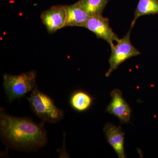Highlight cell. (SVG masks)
<instances>
[{"instance_id": "cell-8", "label": "cell", "mask_w": 158, "mask_h": 158, "mask_svg": "<svg viewBox=\"0 0 158 158\" xmlns=\"http://www.w3.org/2000/svg\"><path fill=\"white\" fill-rule=\"evenodd\" d=\"M109 144L116 152L118 157L126 158L124 148L125 133L120 127L108 123L104 128Z\"/></svg>"}, {"instance_id": "cell-5", "label": "cell", "mask_w": 158, "mask_h": 158, "mask_svg": "<svg viewBox=\"0 0 158 158\" xmlns=\"http://www.w3.org/2000/svg\"><path fill=\"white\" fill-rule=\"evenodd\" d=\"M84 27L93 32L98 38L106 40L110 46L120 39L110 27L109 19L102 15L89 16Z\"/></svg>"}, {"instance_id": "cell-1", "label": "cell", "mask_w": 158, "mask_h": 158, "mask_svg": "<svg viewBox=\"0 0 158 158\" xmlns=\"http://www.w3.org/2000/svg\"><path fill=\"white\" fill-rule=\"evenodd\" d=\"M0 132L6 145L23 151H36L47 141L44 122L38 124L28 117L10 116L2 108L0 111Z\"/></svg>"}, {"instance_id": "cell-10", "label": "cell", "mask_w": 158, "mask_h": 158, "mask_svg": "<svg viewBox=\"0 0 158 158\" xmlns=\"http://www.w3.org/2000/svg\"><path fill=\"white\" fill-rule=\"evenodd\" d=\"M158 14V0H139L131 24L132 28L136 20L141 16Z\"/></svg>"}, {"instance_id": "cell-6", "label": "cell", "mask_w": 158, "mask_h": 158, "mask_svg": "<svg viewBox=\"0 0 158 158\" xmlns=\"http://www.w3.org/2000/svg\"><path fill=\"white\" fill-rule=\"evenodd\" d=\"M40 18L48 33H55L59 29L65 27L66 19L65 6H52L43 11L40 15Z\"/></svg>"}, {"instance_id": "cell-9", "label": "cell", "mask_w": 158, "mask_h": 158, "mask_svg": "<svg viewBox=\"0 0 158 158\" xmlns=\"http://www.w3.org/2000/svg\"><path fill=\"white\" fill-rule=\"evenodd\" d=\"M66 19L65 27H83L90 15L79 6L77 2L65 6Z\"/></svg>"}, {"instance_id": "cell-11", "label": "cell", "mask_w": 158, "mask_h": 158, "mask_svg": "<svg viewBox=\"0 0 158 158\" xmlns=\"http://www.w3.org/2000/svg\"><path fill=\"white\" fill-rule=\"evenodd\" d=\"M91 97L84 91H76L72 94L69 100L71 106L78 112H84L90 107L92 103Z\"/></svg>"}, {"instance_id": "cell-12", "label": "cell", "mask_w": 158, "mask_h": 158, "mask_svg": "<svg viewBox=\"0 0 158 158\" xmlns=\"http://www.w3.org/2000/svg\"><path fill=\"white\" fill-rule=\"evenodd\" d=\"M109 0H79V6L90 16L102 15Z\"/></svg>"}, {"instance_id": "cell-4", "label": "cell", "mask_w": 158, "mask_h": 158, "mask_svg": "<svg viewBox=\"0 0 158 158\" xmlns=\"http://www.w3.org/2000/svg\"><path fill=\"white\" fill-rule=\"evenodd\" d=\"M132 28L123 38L119 39L116 44L111 47V54L110 59V68L106 73V77H110V74L118 68L119 65L132 57L140 55L141 53L132 45L130 39Z\"/></svg>"}, {"instance_id": "cell-3", "label": "cell", "mask_w": 158, "mask_h": 158, "mask_svg": "<svg viewBox=\"0 0 158 158\" xmlns=\"http://www.w3.org/2000/svg\"><path fill=\"white\" fill-rule=\"evenodd\" d=\"M3 85L9 102L25 95L37 88L36 73L31 71L18 75L5 74Z\"/></svg>"}, {"instance_id": "cell-2", "label": "cell", "mask_w": 158, "mask_h": 158, "mask_svg": "<svg viewBox=\"0 0 158 158\" xmlns=\"http://www.w3.org/2000/svg\"><path fill=\"white\" fill-rule=\"evenodd\" d=\"M27 98L34 114L43 121L55 123L63 118V110L57 107L53 100L40 91L37 87L31 91V96Z\"/></svg>"}, {"instance_id": "cell-7", "label": "cell", "mask_w": 158, "mask_h": 158, "mask_svg": "<svg viewBox=\"0 0 158 158\" xmlns=\"http://www.w3.org/2000/svg\"><path fill=\"white\" fill-rule=\"evenodd\" d=\"M112 100L107 108V111L116 116L122 123H128L131 118V110L123 97L122 92L118 89L111 93Z\"/></svg>"}]
</instances>
